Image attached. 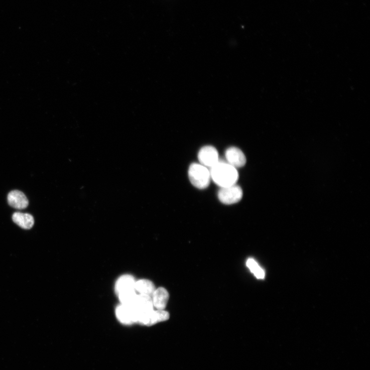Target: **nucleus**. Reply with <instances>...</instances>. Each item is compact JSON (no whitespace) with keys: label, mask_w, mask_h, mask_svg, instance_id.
Segmentation results:
<instances>
[{"label":"nucleus","mask_w":370,"mask_h":370,"mask_svg":"<svg viewBox=\"0 0 370 370\" xmlns=\"http://www.w3.org/2000/svg\"><path fill=\"white\" fill-rule=\"evenodd\" d=\"M210 173L213 182L221 188L235 185L238 179L236 168L223 162L219 161L211 167Z\"/></svg>","instance_id":"nucleus-1"},{"label":"nucleus","mask_w":370,"mask_h":370,"mask_svg":"<svg viewBox=\"0 0 370 370\" xmlns=\"http://www.w3.org/2000/svg\"><path fill=\"white\" fill-rule=\"evenodd\" d=\"M188 176L191 183L196 188L204 189L210 182V171L204 166L197 163L192 164L189 168Z\"/></svg>","instance_id":"nucleus-2"},{"label":"nucleus","mask_w":370,"mask_h":370,"mask_svg":"<svg viewBox=\"0 0 370 370\" xmlns=\"http://www.w3.org/2000/svg\"><path fill=\"white\" fill-rule=\"evenodd\" d=\"M242 188L236 184L222 187L218 192V198L221 203L225 205H231L240 202L243 197Z\"/></svg>","instance_id":"nucleus-3"},{"label":"nucleus","mask_w":370,"mask_h":370,"mask_svg":"<svg viewBox=\"0 0 370 370\" xmlns=\"http://www.w3.org/2000/svg\"><path fill=\"white\" fill-rule=\"evenodd\" d=\"M169 313L165 310L154 309L138 314V322L147 326L153 325L169 319Z\"/></svg>","instance_id":"nucleus-4"},{"label":"nucleus","mask_w":370,"mask_h":370,"mask_svg":"<svg viewBox=\"0 0 370 370\" xmlns=\"http://www.w3.org/2000/svg\"><path fill=\"white\" fill-rule=\"evenodd\" d=\"M198 159L201 165L210 168L219 162L218 152L211 146H206L200 149Z\"/></svg>","instance_id":"nucleus-5"},{"label":"nucleus","mask_w":370,"mask_h":370,"mask_svg":"<svg viewBox=\"0 0 370 370\" xmlns=\"http://www.w3.org/2000/svg\"><path fill=\"white\" fill-rule=\"evenodd\" d=\"M116 315L118 320L124 324L138 322V312L133 306L121 304L116 308Z\"/></svg>","instance_id":"nucleus-6"},{"label":"nucleus","mask_w":370,"mask_h":370,"mask_svg":"<svg viewBox=\"0 0 370 370\" xmlns=\"http://www.w3.org/2000/svg\"><path fill=\"white\" fill-rule=\"evenodd\" d=\"M228 163L234 168L243 167L246 163V159L243 152L236 147H230L225 152Z\"/></svg>","instance_id":"nucleus-7"},{"label":"nucleus","mask_w":370,"mask_h":370,"mask_svg":"<svg viewBox=\"0 0 370 370\" xmlns=\"http://www.w3.org/2000/svg\"><path fill=\"white\" fill-rule=\"evenodd\" d=\"M8 200L9 205L17 209H24L29 205V200L26 195L19 190H13L8 194Z\"/></svg>","instance_id":"nucleus-8"},{"label":"nucleus","mask_w":370,"mask_h":370,"mask_svg":"<svg viewBox=\"0 0 370 370\" xmlns=\"http://www.w3.org/2000/svg\"><path fill=\"white\" fill-rule=\"evenodd\" d=\"M169 298L168 291L163 288L156 289L152 296L154 307L159 310H164Z\"/></svg>","instance_id":"nucleus-9"},{"label":"nucleus","mask_w":370,"mask_h":370,"mask_svg":"<svg viewBox=\"0 0 370 370\" xmlns=\"http://www.w3.org/2000/svg\"><path fill=\"white\" fill-rule=\"evenodd\" d=\"M136 280L132 275H124L121 276L116 282L115 292L117 295L131 290H135Z\"/></svg>","instance_id":"nucleus-10"},{"label":"nucleus","mask_w":370,"mask_h":370,"mask_svg":"<svg viewBox=\"0 0 370 370\" xmlns=\"http://www.w3.org/2000/svg\"><path fill=\"white\" fill-rule=\"evenodd\" d=\"M12 218L14 223L22 228L25 229H31L35 223L34 217L29 213L15 212Z\"/></svg>","instance_id":"nucleus-11"},{"label":"nucleus","mask_w":370,"mask_h":370,"mask_svg":"<svg viewBox=\"0 0 370 370\" xmlns=\"http://www.w3.org/2000/svg\"><path fill=\"white\" fill-rule=\"evenodd\" d=\"M133 307L137 311L138 314L153 310L154 305L152 297L141 294L138 295Z\"/></svg>","instance_id":"nucleus-12"},{"label":"nucleus","mask_w":370,"mask_h":370,"mask_svg":"<svg viewBox=\"0 0 370 370\" xmlns=\"http://www.w3.org/2000/svg\"><path fill=\"white\" fill-rule=\"evenodd\" d=\"M135 291L140 294L152 297L156 290L154 283L149 280L143 279L136 281Z\"/></svg>","instance_id":"nucleus-13"},{"label":"nucleus","mask_w":370,"mask_h":370,"mask_svg":"<svg viewBox=\"0 0 370 370\" xmlns=\"http://www.w3.org/2000/svg\"><path fill=\"white\" fill-rule=\"evenodd\" d=\"M135 290L122 292L118 295L119 300L123 305L133 306L137 297Z\"/></svg>","instance_id":"nucleus-14"},{"label":"nucleus","mask_w":370,"mask_h":370,"mask_svg":"<svg viewBox=\"0 0 370 370\" xmlns=\"http://www.w3.org/2000/svg\"><path fill=\"white\" fill-rule=\"evenodd\" d=\"M246 265L258 279H264L265 278V273L264 271L259 266L256 261L254 259H248Z\"/></svg>","instance_id":"nucleus-15"}]
</instances>
